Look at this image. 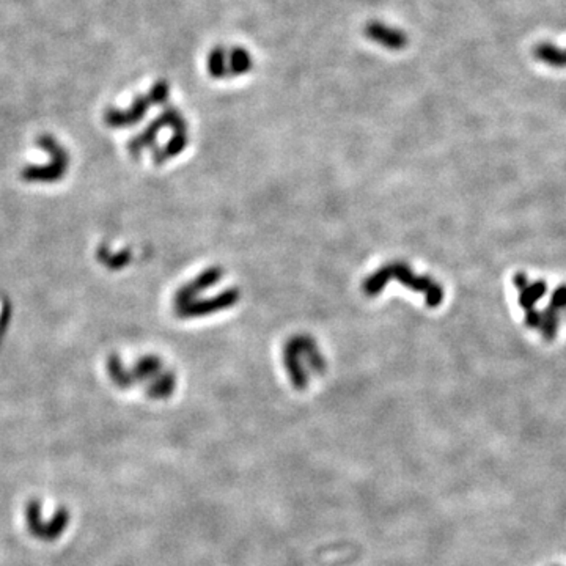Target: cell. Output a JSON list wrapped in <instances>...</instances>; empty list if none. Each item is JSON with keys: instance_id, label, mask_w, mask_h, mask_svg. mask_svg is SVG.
Listing matches in <instances>:
<instances>
[{"instance_id": "9c48e42d", "label": "cell", "mask_w": 566, "mask_h": 566, "mask_svg": "<svg viewBox=\"0 0 566 566\" xmlns=\"http://www.w3.org/2000/svg\"><path fill=\"white\" fill-rule=\"evenodd\" d=\"M208 71L216 79L227 78V74H230V71H228V52L224 47L212 49L208 57Z\"/></svg>"}, {"instance_id": "6da1fadb", "label": "cell", "mask_w": 566, "mask_h": 566, "mask_svg": "<svg viewBox=\"0 0 566 566\" xmlns=\"http://www.w3.org/2000/svg\"><path fill=\"white\" fill-rule=\"evenodd\" d=\"M36 145L41 146L46 153L52 157L49 166H27L21 172L24 181L29 183H56L60 181L68 172L69 156L67 150L63 148L52 135H41L36 139Z\"/></svg>"}, {"instance_id": "7a4b0ae2", "label": "cell", "mask_w": 566, "mask_h": 566, "mask_svg": "<svg viewBox=\"0 0 566 566\" xmlns=\"http://www.w3.org/2000/svg\"><path fill=\"white\" fill-rule=\"evenodd\" d=\"M365 35L368 36V40L392 49V51L405 49L407 46V41H409L405 32L394 29V27H389L383 23H376V21H373V23H370L365 27Z\"/></svg>"}, {"instance_id": "5b68a950", "label": "cell", "mask_w": 566, "mask_h": 566, "mask_svg": "<svg viewBox=\"0 0 566 566\" xmlns=\"http://www.w3.org/2000/svg\"><path fill=\"white\" fill-rule=\"evenodd\" d=\"M25 522L27 530L34 538H40L43 540V533H45L46 522L43 521V507L41 500L32 499L25 505Z\"/></svg>"}, {"instance_id": "ba28073f", "label": "cell", "mask_w": 566, "mask_h": 566, "mask_svg": "<svg viewBox=\"0 0 566 566\" xmlns=\"http://www.w3.org/2000/svg\"><path fill=\"white\" fill-rule=\"evenodd\" d=\"M107 372L109 376H111V379L118 385V387L128 389L134 384L133 376H131L128 370H124L118 356H111L107 359Z\"/></svg>"}, {"instance_id": "8fae6325", "label": "cell", "mask_w": 566, "mask_h": 566, "mask_svg": "<svg viewBox=\"0 0 566 566\" xmlns=\"http://www.w3.org/2000/svg\"><path fill=\"white\" fill-rule=\"evenodd\" d=\"M161 362L156 357H144L142 361L135 363V367L131 373L134 383L135 381H145V379H155L157 373L161 372Z\"/></svg>"}, {"instance_id": "4fadbf2b", "label": "cell", "mask_w": 566, "mask_h": 566, "mask_svg": "<svg viewBox=\"0 0 566 566\" xmlns=\"http://www.w3.org/2000/svg\"><path fill=\"white\" fill-rule=\"evenodd\" d=\"M167 96H168V85L166 82H157L153 89H151L148 100L151 102V106L162 104V102L167 101Z\"/></svg>"}, {"instance_id": "7c38bea8", "label": "cell", "mask_w": 566, "mask_h": 566, "mask_svg": "<svg viewBox=\"0 0 566 566\" xmlns=\"http://www.w3.org/2000/svg\"><path fill=\"white\" fill-rule=\"evenodd\" d=\"M12 312H13L12 302H10L7 297H3L2 307H0V341H2L5 332H7L8 329L10 321H12Z\"/></svg>"}, {"instance_id": "277c9868", "label": "cell", "mask_w": 566, "mask_h": 566, "mask_svg": "<svg viewBox=\"0 0 566 566\" xmlns=\"http://www.w3.org/2000/svg\"><path fill=\"white\" fill-rule=\"evenodd\" d=\"M533 56L544 65L552 68H566V47L554 46L551 43H541L533 49Z\"/></svg>"}, {"instance_id": "52a82bcc", "label": "cell", "mask_w": 566, "mask_h": 566, "mask_svg": "<svg viewBox=\"0 0 566 566\" xmlns=\"http://www.w3.org/2000/svg\"><path fill=\"white\" fill-rule=\"evenodd\" d=\"M173 389H175V378L172 373H166L153 379V383L146 387V395L155 400L167 398L173 394Z\"/></svg>"}, {"instance_id": "30bf717a", "label": "cell", "mask_w": 566, "mask_h": 566, "mask_svg": "<svg viewBox=\"0 0 566 566\" xmlns=\"http://www.w3.org/2000/svg\"><path fill=\"white\" fill-rule=\"evenodd\" d=\"M252 68V57L242 47H235L228 52V71L230 74H244Z\"/></svg>"}, {"instance_id": "8992f818", "label": "cell", "mask_w": 566, "mask_h": 566, "mask_svg": "<svg viewBox=\"0 0 566 566\" xmlns=\"http://www.w3.org/2000/svg\"><path fill=\"white\" fill-rule=\"evenodd\" d=\"M69 519H71V514H69L68 508H65V507L58 508L56 513H54L51 521L46 522L45 533H43V540L47 543L58 540V538L65 533V530L68 529Z\"/></svg>"}, {"instance_id": "3957f363", "label": "cell", "mask_w": 566, "mask_h": 566, "mask_svg": "<svg viewBox=\"0 0 566 566\" xmlns=\"http://www.w3.org/2000/svg\"><path fill=\"white\" fill-rule=\"evenodd\" d=\"M151 106V102L148 100V96H140L135 98L133 106H131L129 111H107L104 115V122L107 123V126L111 128H128L133 126L134 123L140 122L142 118L145 117L146 111Z\"/></svg>"}, {"instance_id": "5bb4252c", "label": "cell", "mask_w": 566, "mask_h": 566, "mask_svg": "<svg viewBox=\"0 0 566 566\" xmlns=\"http://www.w3.org/2000/svg\"><path fill=\"white\" fill-rule=\"evenodd\" d=\"M129 260H131V252L129 250H123V252H120L117 255H111V257L106 260V266L109 269H120V268H123V266H126Z\"/></svg>"}]
</instances>
